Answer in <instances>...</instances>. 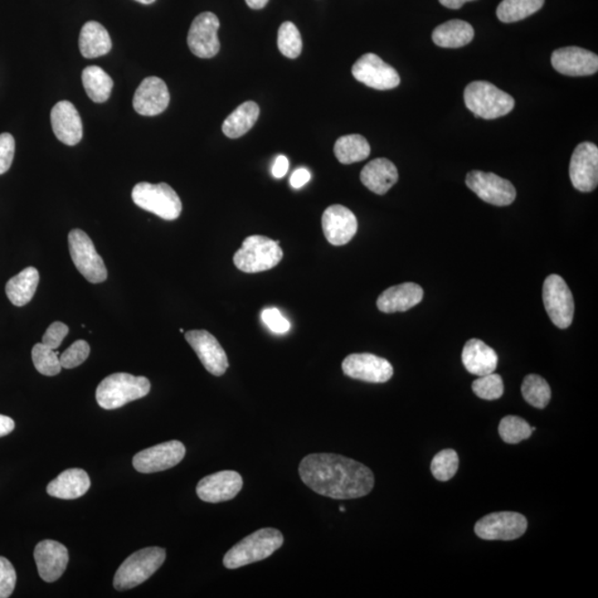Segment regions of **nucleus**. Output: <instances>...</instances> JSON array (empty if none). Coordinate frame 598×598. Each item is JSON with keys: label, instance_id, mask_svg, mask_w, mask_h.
Wrapping results in <instances>:
<instances>
[{"label": "nucleus", "instance_id": "obj_13", "mask_svg": "<svg viewBox=\"0 0 598 598\" xmlns=\"http://www.w3.org/2000/svg\"><path fill=\"white\" fill-rule=\"evenodd\" d=\"M218 29L220 21L213 13H202L194 19L188 35V45L193 55L202 60H210L217 55L221 48Z\"/></svg>", "mask_w": 598, "mask_h": 598}, {"label": "nucleus", "instance_id": "obj_23", "mask_svg": "<svg viewBox=\"0 0 598 598\" xmlns=\"http://www.w3.org/2000/svg\"><path fill=\"white\" fill-rule=\"evenodd\" d=\"M51 119L53 133L60 143L70 147L80 143L84 126L79 113L70 101L58 102L51 110Z\"/></svg>", "mask_w": 598, "mask_h": 598}, {"label": "nucleus", "instance_id": "obj_51", "mask_svg": "<svg viewBox=\"0 0 598 598\" xmlns=\"http://www.w3.org/2000/svg\"><path fill=\"white\" fill-rule=\"evenodd\" d=\"M135 2H138L140 4H143V5H151V4H153L155 2V0H135Z\"/></svg>", "mask_w": 598, "mask_h": 598}, {"label": "nucleus", "instance_id": "obj_31", "mask_svg": "<svg viewBox=\"0 0 598 598\" xmlns=\"http://www.w3.org/2000/svg\"><path fill=\"white\" fill-rule=\"evenodd\" d=\"M260 116V106L253 101H246L227 116L222 125L223 133L230 139L243 137L254 126Z\"/></svg>", "mask_w": 598, "mask_h": 598}, {"label": "nucleus", "instance_id": "obj_32", "mask_svg": "<svg viewBox=\"0 0 598 598\" xmlns=\"http://www.w3.org/2000/svg\"><path fill=\"white\" fill-rule=\"evenodd\" d=\"M82 84L87 97L97 104L108 100L114 87V80L98 66L87 67L82 71Z\"/></svg>", "mask_w": 598, "mask_h": 598}, {"label": "nucleus", "instance_id": "obj_20", "mask_svg": "<svg viewBox=\"0 0 598 598\" xmlns=\"http://www.w3.org/2000/svg\"><path fill=\"white\" fill-rule=\"evenodd\" d=\"M551 61L554 69L564 76H591L598 70L596 53L580 47L560 48L552 53Z\"/></svg>", "mask_w": 598, "mask_h": 598}, {"label": "nucleus", "instance_id": "obj_50", "mask_svg": "<svg viewBox=\"0 0 598 598\" xmlns=\"http://www.w3.org/2000/svg\"><path fill=\"white\" fill-rule=\"evenodd\" d=\"M245 2L250 8L259 11V9L264 8L270 0H245Z\"/></svg>", "mask_w": 598, "mask_h": 598}, {"label": "nucleus", "instance_id": "obj_27", "mask_svg": "<svg viewBox=\"0 0 598 598\" xmlns=\"http://www.w3.org/2000/svg\"><path fill=\"white\" fill-rule=\"evenodd\" d=\"M89 475L82 469H69L52 480L47 486L48 494L53 498L74 500L82 497L90 489Z\"/></svg>", "mask_w": 598, "mask_h": 598}, {"label": "nucleus", "instance_id": "obj_18", "mask_svg": "<svg viewBox=\"0 0 598 598\" xmlns=\"http://www.w3.org/2000/svg\"><path fill=\"white\" fill-rule=\"evenodd\" d=\"M243 488V479L236 471H221L206 476L197 486L199 499L207 503H221L233 500Z\"/></svg>", "mask_w": 598, "mask_h": 598}, {"label": "nucleus", "instance_id": "obj_33", "mask_svg": "<svg viewBox=\"0 0 598 598\" xmlns=\"http://www.w3.org/2000/svg\"><path fill=\"white\" fill-rule=\"evenodd\" d=\"M371 145L359 134L340 137L335 143L334 152L340 163L353 164L363 161L371 155Z\"/></svg>", "mask_w": 598, "mask_h": 598}, {"label": "nucleus", "instance_id": "obj_49", "mask_svg": "<svg viewBox=\"0 0 598 598\" xmlns=\"http://www.w3.org/2000/svg\"><path fill=\"white\" fill-rule=\"evenodd\" d=\"M439 2L446 8L459 9L464 6L465 3L474 2V0H439Z\"/></svg>", "mask_w": 598, "mask_h": 598}, {"label": "nucleus", "instance_id": "obj_36", "mask_svg": "<svg viewBox=\"0 0 598 598\" xmlns=\"http://www.w3.org/2000/svg\"><path fill=\"white\" fill-rule=\"evenodd\" d=\"M531 428L522 418L507 416L500 422L499 434L505 444L518 445L532 436Z\"/></svg>", "mask_w": 598, "mask_h": 598}, {"label": "nucleus", "instance_id": "obj_1", "mask_svg": "<svg viewBox=\"0 0 598 598\" xmlns=\"http://www.w3.org/2000/svg\"><path fill=\"white\" fill-rule=\"evenodd\" d=\"M299 473L310 490L335 500L366 497L374 485V476L368 466L340 455H308L301 460Z\"/></svg>", "mask_w": 598, "mask_h": 598}, {"label": "nucleus", "instance_id": "obj_15", "mask_svg": "<svg viewBox=\"0 0 598 598\" xmlns=\"http://www.w3.org/2000/svg\"><path fill=\"white\" fill-rule=\"evenodd\" d=\"M343 372L357 381L383 383L391 381L393 367L385 358L373 354H352L344 359Z\"/></svg>", "mask_w": 598, "mask_h": 598}, {"label": "nucleus", "instance_id": "obj_7", "mask_svg": "<svg viewBox=\"0 0 598 598\" xmlns=\"http://www.w3.org/2000/svg\"><path fill=\"white\" fill-rule=\"evenodd\" d=\"M133 199L135 206L165 221L177 220L182 213L181 198L167 183H138L133 189Z\"/></svg>", "mask_w": 598, "mask_h": 598}, {"label": "nucleus", "instance_id": "obj_24", "mask_svg": "<svg viewBox=\"0 0 598 598\" xmlns=\"http://www.w3.org/2000/svg\"><path fill=\"white\" fill-rule=\"evenodd\" d=\"M422 299H424V290L420 285L403 283L383 291L377 299V308L386 314L407 312L421 303Z\"/></svg>", "mask_w": 598, "mask_h": 598}, {"label": "nucleus", "instance_id": "obj_17", "mask_svg": "<svg viewBox=\"0 0 598 598\" xmlns=\"http://www.w3.org/2000/svg\"><path fill=\"white\" fill-rule=\"evenodd\" d=\"M186 339L208 373L216 377L226 373L230 363L225 350L211 333L207 330H191L186 333Z\"/></svg>", "mask_w": 598, "mask_h": 598}, {"label": "nucleus", "instance_id": "obj_25", "mask_svg": "<svg viewBox=\"0 0 598 598\" xmlns=\"http://www.w3.org/2000/svg\"><path fill=\"white\" fill-rule=\"evenodd\" d=\"M462 363L466 371L481 377L492 373L498 367V354L480 339H470L462 350Z\"/></svg>", "mask_w": 598, "mask_h": 598}, {"label": "nucleus", "instance_id": "obj_44", "mask_svg": "<svg viewBox=\"0 0 598 598\" xmlns=\"http://www.w3.org/2000/svg\"><path fill=\"white\" fill-rule=\"evenodd\" d=\"M14 157V139L11 133L0 134V175L11 169Z\"/></svg>", "mask_w": 598, "mask_h": 598}, {"label": "nucleus", "instance_id": "obj_52", "mask_svg": "<svg viewBox=\"0 0 598 598\" xmlns=\"http://www.w3.org/2000/svg\"><path fill=\"white\" fill-rule=\"evenodd\" d=\"M339 511L340 512H345V511H346V509H345L344 507H340Z\"/></svg>", "mask_w": 598, "mask_h": 598}, {"label": "nucleus", "instance_id": "obj_35", "mask_svg": "<svg viewBox=\"0 0 598 598\" xmlns=\"http://www.w3.org/2000/svg\"><path fill=\"white\" fill-rule=\"evenodd\" d=\"M521 391L525 401L538 409H544L551 401V388L546 379L538 374H529L525 377Z\"/></svg>", "mask_w": 598, "mask_h": 598}, {"label": "nucleus", "instance_id": "obj_42", "mask_svg": "<svg viewBox=\"0 0 598 598\" xmlns=\"http://www.w3.org/2000/svg\"><path fill=\"white\" fill-rule=\"evenodd\" d=\"M16 581V571L13 564L6 557H0V598H7L13 594Z\"/></svg>", "mask_w": 598, "mask_h": 598}, {"label": "nucleus", "instance_id": "obj_4", "mask_svg": "<svg viewBox=\"0 0 598 598\" xmlns=\"http://www.w3.org/2000/svg\"><path fill=\"white\" fill-rule=\"evenodd\" d=\"M465 102L471 113L485 120L507 115L515 106L513 97L486 81H474L466 86Z\"/></svg>", "mask_w": 598, "mask_h": 598}, {"label": "nucleus", "instance_id": "obj_12", "mask_svg": "<svg viewBox=\"0 0 598 598\" xmlns=\"http://www.w3.org/2000/svg\"><path fill=\"white\" fill-rule=\"evenodd\" d=\"M354 79L377 90H391L400 85L395 68L388 65L374 53H366L353 66Z\"/></svg>", "mask_w": 598, "mask_h": 598}, {"label": "nucleus", "instance_id": "obj_53", "mask_svg": "<svg viewBox=\"0 0 598 598\" xmlns=\"http://www.w3.org/2000/svg\"><path fill=\"white\" fill-rule=\"evenodd\" d=\"M179 333H184V329H183V328H179Z\"/></svg>", "mask_w": 598, "mask_h": 598}, {"label": "nucleus", "instance_id": "obj_37", "mask_svg": "<svg viewBox=\"0 0 598 598\" xmlns=\"http://www.w3.org/2000/svg\"><path fill=\"white\" fill-rule=\"evenodd\" d=\"M277 45H279L281 55L290 58V60L299 57L301 50H303V41H301L299 28L293 23H281L279 37H277Z\"/></svg>", "mask_w": 598, "mask_h": 598}, {"label": "nucleus", "instance_id": "obj_48", "mask_svg": "<svg viewBox=\"0 0 598 598\" xmlns=\"http://www.w3.org/2000/svg\"><path fill=\"white\" fill-rule=\"evenodd\" d=\"M14 429V421L12 418L0 415V437L11 434Z\"/></svg>", "mask_w": 598, "mask_h": 598}, {"label": "nucleus", "instance_id": "obj_6", "mask_svg": "<svg viewBox=\"0 0 598 598\" xmlns=\"http://www.w3.org/2000/svg\"><path fill=\"white\" fill-rule=\"evenodd\" d=\"M165 557L167 553L161 547H147L133 553L115 573V590L126 591L143 584L162 566Z\"/></svg>", "mask_w": 598, "mask_h": 598}, {"label": "nucleus", "instance_id": "obj_2", "mask_svg": "<svg viewBox=\"0 0 598 598\" xmlns=\"http://www.w3.org/2000/svg\"><path fill=\"white\" fill-rule=\"evenodd\" d=\"M284 537L279 529H261L235 544L223 558L228 570H236L250 564L265 560L283 547Z\"/></svg>", "mask_w": 598, "mask_h": 598}, {"label": "nucleus", "instance_id": "obj_22", "mask_svg": "<svg viewBox=\"0 0 598 598\" xmlns=\"http://www.w3.org/2000/svg\"><path fill=\"white\" fill-rule=\"evenodd\" d=\"M170 104L167 84L158 77H149L141 82L133 97V108L141 115H161Z\"/></svg>", "mask_w": 598, "mask_h": 598}, {"label": "nucleus", "instance_id": "obj_10", "mask_svg": "<svg viewBox=\"0 0 598 598\" xmlns=\"http://www.w3.org/2000/svg\"><path fill=\"white\" fill-rule=\"evenodd\" d=\"M528 529V520L517 512H495L479 520L474 532L480 538L488 541H513L524 536Z\"/></svg>", "mask_w": 598, "mask_h": 598}, {"label": "nucleus", "instance_id": "obj_47", "mask_svg": "<svg viewBox=\"0 0 598 598\" xmlns=\"http://www.w3.org/2000/svg\"><path fill=\"white\" fill-rule=\"evenodd\" d=\"M290 161L285 155H279L275 159L273 168H271V174L276 179L284 178L286 173L289 172Z\"/></svg>", "mask_w": 598, "mask_h": 598}, {"label": "nucleus", "instance_id": "obj_19", "mask_svg": "<svg viewBox=\"0 0 598 598\" xmlns=\"http://www.w3.org/2000/svg\"><path fill=\"white\" fill-rule=\"evenodd\" d=\"M322 225L326 240L335 246L348 244L358 230V222L354 214L349 208L338 204L326 208Z\"/></svg>", "mask_w": 598, "mask_h": 598}, {"label": "nucleus", "instance_id": "obj_39", "mask_svg": "<svg viewBox=\"0 0 598 598\" xmlns=\"http://www.w3.org/2000/svg\"><path fill=\"white\" fill-rule=\"evenodd\" d=\"M458 469L459 455L452 449L440 451L431 462L432 475L441 483H446V481L454 478Z\"/></svg>", "mask_w": 598, "mask_h": 598}, {"label": "nucleus", "instance_id": "obj_11", "mask_svg": "<svg viewBox=\"0 0 598 598\" xmlns=\"http://www.w3.org/2000/svg\"><path fill=\"white\" fill-rule=\"evenodd\" d=\"M465 183L483 201L492 206L508 207L517 198L513 184L494 173L470 172L466 175Z\"/></svg>", "mask_w": 598, "mask_h": 598}, {"label": "nucleus", "instance_id": "obj_38", "mask_svg": "<svg viewBox=\"0 0 598 598\" xmlns=\"http://www.w3.org/2000/svg\"><path fill=\"white\" fill-rule=\"evenodd\" d=\"M32 362L35 364L38 373L43 376H57L61 372L60 359L58 357L55 350L46 346V345L36 344L32 348Z\"/></svg>", "mask_w": 598, "mask_h": 598}, {"label": "nucleus", "instance_id": "obj_34", "mask_svg": "<svg viewBox=\"0 0 598 598\" xmlns=\"http://www.w3.org/2000/svg\"><path fill=\"white\" fill-rule=\"evenodd\" d=\"M544 2L546 0H503L497 9V16L505 23H517L538 12Z\"/></svg>", "mask_w": 598, "mask_h": 598}, {"label": "nucleus", "instance_id": "obj_28", "mask_svg": "<svg viewBox=\"0 0 598 598\" xmlns=\"http://www.w3.org/2000/svg\"><path fill=\"white\" fill-rule=\"evenodd\" d=\"M113 48V41L108 31L97 22H87L82 27L79 36L81 55L87 60L108 55Z\"/></svg>", "mask_w": 598, "mask_h": 598}, {"label": "nucleus", "instance_id": "obj_21", "mask_svg": "<svg viewBox=\"0 0 598 598\" xmlns=\"http://www.w3.org/2000/svg\"><path fill=\"white\" fill-rule=\"evenodd\" d=\"M33 557H35L39 575L48 583L60 580L69 562L67 547L52 539H45V541L38 543Z\"/></svg>", "mask_w": 598, "mask_h": 598}, {"label": "nucleus", "instance_id": "obj_40", "mask_svg": "<svg viewBox=\"0 0 598 598\" xmlns=\"http://www.w3.org/2000/svg\"><path fill=\"white\" fill-rule=\"evenodd\" d=\"M473 391L484 400H497L504 392L502 377L494 373L481 376L473 383Z\"/></svg>", "mask_w": 598, "mask_h": 598}, {"label": "nucleus", "instance_id": "obj_8", "mask_svg": "<svg viewBox=\"0 0 598 598\" xmlns=\"http://www.w3.org/2000/svg\"><path fill=\"white\" fill-rule=\"evenodd\" d=\"M68 244L72 262L79 273L92 284L104 283L108 279V271L104 260L97 252L94 242L81 230H72L68 236Z\"/></svg>", "mask_w": 598, "mask_h": 598}, {"label": "nucleus", "instance_id": "obj_41", "mask_svg": "<svg viewBox=\"0 0 598 598\" xmlns=\"http://www.w3.org/2000/svg\"><path fill=\"white\" fill-rule=\"evenodd\" d=\"M90 354V346L86 340H77L60 354L62 368L72 369L84 363Z\"/></svg>", "mask_w": 598, "mask_h": 598}, {"label": "nucleus", "instance_id": "obj_3", "mask_svg": "<svg viewBox=\"0 0 598 598\" xmlns=\"http://www.w3.org/2000/svg\"><path fill=\"white\" fill-rule=\"evenodd\" d=\"M151 383L148 378L125 373L110 374L97 388V402L106 410L118 409L126 403L148 395Z\"/></svg>", "mask_w": 598, "mask_h": 598}, {"label": "nucleus", "instance_id": "obj_9", "mask_svg": "<svg viewBox=\"0 0 598 598\" xmlns=\"http://www.w3.org/2000/svg\"><path fill=\"white\" fill-rule=\"evenodd\" d=\"M543 303L548 317L557 327H570L574 318V299L566 281L560 275L547 277L543 284Z\"/></svg>", "mask_w": 598, "mask_h": 598}, {"label": "nucleus", "instance_id": "obj_16", "mask_svg": "<svg viewBox=\"0 0 598 598\" xmlns=\"http://www.w3.org/2000/svg\"><path fill=\"white\" fill-rule=\"evenodd\" d=\"M570 178L573 187L580 192H592L598 184V148L594 143H583L574 150Z\"/></svg>", "mask_w": 598, "mask_h": 598}, {"label": "nucleus", "instance_id": "obj_5", "mask_svg": "<svg viewBox=\"0 0 598 598\" xmlns=\"http://www.w3.org/2000/svg\"><path fill=\"white\" fill-rule=\"evenodd\" d=\"M284 253L280 241L262 235L246 237L233 261L238 270L254 274L274 269L283 260Z\"/></svg>", "mask_w": 598, "mask_h": 598}, {"label": "nucleus", "instance_id": "obj_26", "mask_svg": "<svg viewBox=\"0 0 598 598\" xmlns=\"http://www.w3.org/2000/svg\"><path fill=\"white\" fill-rule=\"evenodd\" d=\"M399 179L396 165L388 159L379 158L369 162L363 169L361 179L364 187L372 192L383 196L397 183Z\"/></svg>", "mask_w": 598, "mask_h": 598}, {"label": "nucleus", "instance_id": "obj_29", "mask_svg": "<svg viewBox=\"0 0 598 598\" xmlns=\"http://www.w3.org/2000/svg\"><path fill=\"white\" fill-rule=\"evenodd\" d=\"M474 37V29L469 23L454 19L437 26L432 32V41L442 48H461Z\"/></svg>", "mask_w": 598, "mask_h": 598}, {"label": "nucleus", "instance_id": "obj_14", "mask_svg": "<svg viewBox=\"0 0 598 598\" xmlns=\"http://www.w3.org/2000/svg\"><path fill=\"white\" fill-rule=\"evenodd\" d=\"M186 446L173 440L163 442L149 449L138 452L133 458L134 469L141 474H154L178 465L186 456Z\"/></svg>", "mask_w": 598, "mask_h": 598}, {"label": "nucleus", "instance_id": "obj_45", "mask_svg": "<svg viewBox=\"0 0 598 598\" xmlns=\"http://www.w3.org/2000/svg\"><path fill=\"white\" fill-rule=\"evenodd\" d=\"M69 333V327L61 322L52 323L46 330L42 337V344L46 346L55 350L60 347L63 339L67 337Z\"/></svg>", "mask_w": 598, "mask_h": 598}, {"label": "nucleus", "instance_id": "obj_46", "mask_svg": "<svg viewBox=\"0 0 598 598\" xmlns=\"http://www.w3.org/2000/svg\"><path fill=\"white\" fill-rule=\"evenodd\" d=\"M310 179V172L308 169L300 168L291 174L290 183L291 188L300 189L308 184Z\"/></svg>", "mask_w": 598, "mask_h": 598}, {"label": "nucleus", "instance_id": "obj_43", "mask_svg": "<svg viewBox=\"0 0 598 598\" xmlns=\"http://www.w3.org/2000/svg\"><path fill=\"white\" fill-rule=\"evenodd\" d=\"M262 320L275 334H286L290 329L289 320L274 308L262 310Z\"/></svg>", "mask_w": 598, "mask_h": 598}, {"label": "nucleus", "instance_id": "obj_30", "mask_svg": "<svg viewBox=\"0 0 598 598\" xmlns=\"http://www.w3.org/2000/svg\"><path fill=\"white\" fill-rule=\"evenodd\" d=\"M39 271L35 267H27L6 285V295L11 303L17 308H23L31 301L35 295L39 284Z\"/></svg>", "mask_w": 598, "mask_h": 598}]
</instances>
